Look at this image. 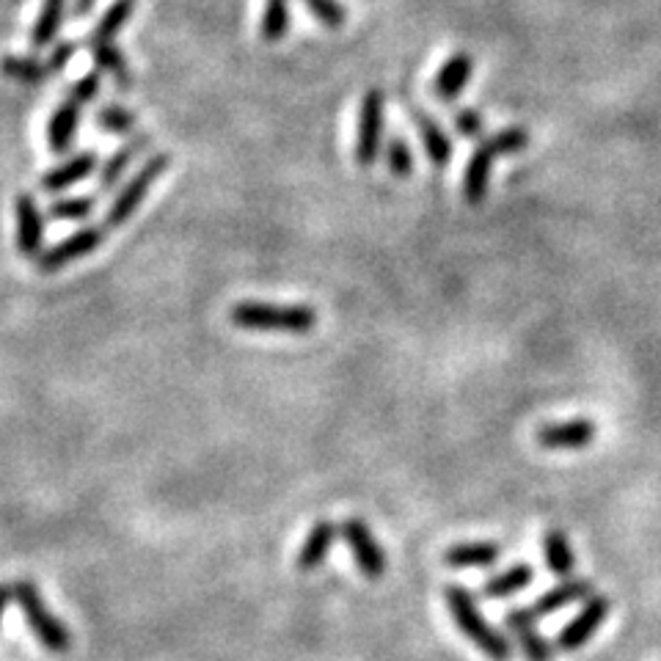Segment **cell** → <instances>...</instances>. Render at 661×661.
Masks as SVG:
<instances>
[{"label":"cell","mask_w":661,"mask_h":661,"mask_svg":"<svg viewBox=\"0 0 661 661\" xmlns=\"http://www.w3.org/2000/svg\"><path fill=\"white\" fill-rule=\"evenodd\" d=\"M0 75H6L9 81L25 83V86H39V83L50 81L53 72H50L47 61L25 58V55H3L0 58Z\"/></svg>","instance_id":"obj_25"},{"label":"cell","mask_w":661,"mask_h":661,"mask_svg":"<svg viewBox=\"0 0 661 661\" xmlns=\"http://www.w3.org/2000/svg\"><path fill=\"white\" fill-rule=\"evenodd\" d=\"M17 218V252L22 257L36 259L44 252V215L31 193H17L14 199Z\"/></svg>","instance_id":"obj_11"},{"label":"cell","mask_w":661,"mask_h":661,"mask_svg":"<svg viewBox=\"0 0 661 661\" xmlns=\"http://www.w3.org/2000/svg\"><path fill=\"white\" fill-rule=\"evenodd\" d=\"M532 582H535V568L526 563H515L510 565L508 571H499V574H493L491 579L482 582L480 593L482 598H488V601H508V598L519 596L521 590H526Z\"/></svg>","instance_id":"obj_19"},{"label":"cell","mask_w":661,"mask_h":661,"mask_svg":"<svg viewBox=\"0 0 661 661\" xmlns=\"http://www.w3.org/2000/svg\"><path fill=\"white\" fill-rule=\"evenodd\" d=\"M97 125L110 136H132V130L138 127V116L125 105L108 103L97 110Z\"/></svg>","instance_id":"obj_29"},{"label":"cell","mask_w":661,"mask_h":661,"mask_svg":"<svg viewBox=\"0 0 661 661\" xmlns=\"http://www.w3.org/2000/svg\"><path fill=\"white\" fill-rule=\"evenodd\" d=\"M411 121H414L416 130H419L427 160H430L436 169H447L449 160H452V141H449V136L444 132V127L438 125L433 116H427L422 108H411Z\"/></svg>","instance_id":"obj_18"},{"label":"cell","mask_w":661,"mask_h":661,"mask_svg":"<svg viewBox=\"0 0 661 661\" xmlns=\"http://www.w3.org/2000/svg\"><path fill=\"white\" fill-rule=\"evenodd\" d=\"M132 14H136V0H114L110 9L99 17L94 31L88 33V50L97 47V44H114V39L119 36Z\"/></svg>","instance_id":"obj_23"},{"label":"cell","mask_w":661,"mask_h":661,"mask_svg":"<svg viewBox=\"0 0 661 661\" xmlns=\"http://www.w3.org/2000/svg\"><path fill=\"white\" fill-rule=\"evenodd\" d=\"M99 88H103V75H99V70L97 72H86V75L77 77V81L72 83L70 94H66V97H70L72 103H77V105H88V103H94V99L99 97Z\"/></svg>","instance_id":"obj_33"},{"label":"cell","mask_w":661,"mask_h":661,"mask_svg":"<svg viewBox=\"0 0 661 661\" xmlns=\"http://www.w3.org/2000/svg\"><path fill=\"white\" fill-rule=\"evenodd\" d=\"M504 629L513 637L526 661H554V648L537 629V618L530 607H515L504 612Z\"/></svg>","instance_id":"obj_10"},{"label":"cell","mask_w":661,"mask_h":661,"mask_svg":"<svg viewBox=\"0 0 661 661\" xmlns=\"http://www.w3.org/2000/svg\"><path fill=\"white\" fill-rule=\"evenodd\" d=\"M337 537H339V526L333 524V521H318V524L309 530V535L303 537L301 548H298V557H296L298 571L309 574V571L320 568V565L329 559Z\"/></svg>","instance_id":"obj_16"},{"label":"cell","mask_w":661,"mask_h":661,"mask_svg":"<svg viewBox=\"0 0 661 661\" xmlns=\"http://www.w3.org/2000/svg\"><path fill=\"white\" fill-rule=\"evenodd\" d=\"M94 3H97V0H75V9L72 11H75V17H86L88 11L94 9Z\"/></svg>","instance_id":"obj_37"},{"label":"cell","mask_w":661,"mask_h":661,"mask_svg":"<svg viewBox=\"0 0 661 661\" xmlns=\"http://www.w3.org/2000/svg\"><path fill=\"white\" fill-rule=\"evenodd\" d=\"M149 143H152L149 132H132L130 141H127L125 147L116 149V152L105 160L103 169H99V191H110V188L119 185V180L127 174L132 160L141 158V154L147 152Z\"/></svg>","instance_id":"obj_17"},{"label":"cell","mask_w":661,"mask_h":661,"mask_svg":"<svg viewBox=\"0 0 661 661\" xmlns=\"http://www.w3.org/2000/svg\"><path fill=\"white\" fill-rule=\"evenodd\" d=\"M92 55L97 70L108 72V75L119 83L121 92H127V88L132 86V72L130 66H127L125 53H121L116 44H97V47H92Z\"/></svg>","instance_id":"obj_27"},{"label":"cell","mask_w":661,"mask_h":661,"mask_svg":"<svg viewBox=\"0 0 661 661\" xmlns=\"http://www.w3.org/2000/svg\"><path fill=\"white\" fill-rule=\"evenodd\" d=\"M339 535H342L344 546L353 554L355 565L364 574V579L377 582L386 574V552H383L381 541L372 535L370 524L361 519H348L339 526Z\"/></svg>","instance_id":"obj_6"},{"label":"cell","mask_w":661,"mask_h":661,"mask_svg":"<svg viewBox=\"0 0 661 661\" xmlns=\"http://www.w3.org/2000/svg\"><path fill=\"white\" fill-rule=\"evenodd\" d=\"M590 596H596L593 593V585L587 579H576V576H571V579L559 582L557 587H552V590H546L543 596L535 598V604H532V615L535 618H548V615L559 612V609L571 607V604L576 601H587Z\"/></svg>","instance_id":"obj_15"},{"label":"cell","mask_w":661,"mask_h":661,"mask_svg":"<svg viewBox=\"0 0 661 661\" xmlns=\"http://www.w3.org/2000/svg\"><path fill=\"white\" fill-rule=\"evenodd\" d=\"M455 130L460 132V138H469V141H477V138L486 136V119L477 114L475 108H460L455 110L452 116Z\"/></svg>","instance_id":"obj_34"},{"label":"cell","mask_w":661,"mask_h":661,"mask_svg":"<svg viewBox=\"0 0 661 661\" xmlns=\"http://www.w3.org/2000/svg\"><path fill=\"white\" fill-rule=\"evenodd\" d=\"M471 75H475V58L469 53L449 55L433 77V97L441 99V103H452L469 86Z\"/></svg>","instance_id":"obj_14"},{"label":"cell","mask_w":661,"mask_h":661,"mask_svg":"<svg viewBox=\"0 0 661 661\" xmlns=\"http://www.w3.org/2000/svg\"><path fill=\"white\" fill-rule=\"evenodd\" d=\"M230 320L237 329L257 333H290L303 337L318 326V312L307 303H268V301H237L232 303Z\"/></svg>","instance_id":"obj_1"},{"label":"cell","mask_w":661,"mask_h":661,"mask_svg":"<svg viewBox=\"0 0 661 661\" xmlns=\"http://www.w3.org/2000/svg\"><path fill=\"white\" fill-rule=\"evenodd\" d=\"M97 166H99L97 149H83V152H77L75 158L64 160V163H58L55 169H50L47 174L39 180V188L47 193H61L66 191V188L77 185V182L88 180V177L97 171Z\"/></svg>","instance_id":"obj_13"},{"label":"cell","mask_w":661,"mask_h":661,"mask_svg":"<svg viewBox=\"0 0 661 661\" xmlns=\"http://www.w3.org/2000/svg\"><path fill=\"white\" fill-rule=\"evenodd\" d=\"M290 0H265L263 22H259V36L265 42H281L290 33Z\"/></svg>","instance_id":"obj_26"},{"label":"cell","mask_w":661,"mask_h":661,"mask_svg":"<svg viewBox=\"0 0 661 661\" xmlns=\"http://www.w3.org/2000/svg\"><path fill=\"white\" fill-rule=\"evenodd\" d=\"M598 436L596 422L585 419H568V422H548L541 425L535 433V441L541 449L548 452H576V449H587Z\"/></svg>","instance_id":"obj_9"},{"label":"cell","mask_w":661,"mask_h":661,"mask_svg":"<svg viewBox=\"0 0 661 661\" xmlns=\"http://www.w3.org/2000/svg\"><path fill=\"white\" fill-rule=\"evenodd\" d=\"M77 125H81V105L66 97L64 103L53 110L47 125V143L55 154L70 152L77 136Z\"/></svg>","instance_id":"obj_21"},{"label":"cell","mask_w":661,"mask_h":661,"mask_svg":"<svg viewBox=\"0 0 661 661\" xmlns=\"http://www.w3.org/2000/svg\"><path fill=\"white\" fill-rule=\"evenodd\" d=\"M11 590H14L17 607H20L22 618H25L28 629L33 631V637H36L39 646H42L44 651H50V653H66V651H70V648H72V631L66 629V626L61 623L58 618H55L53 609L44 604L39 587L33 585V582L22 579V582H14V585H11Z\"/></svg>","instance_id":"obj_3"},{"label":"cell","mask_w":661,"mask_h":661,"mask_svg":"<svg viewBox=\"0 0 661 661\" xmlns=\"http://www.w3.org/2000/svg\"><path fill=\"white\" fill-rule=\"evenodd\" d=\"M497 149L491 147V141L488 138H482L480 143H477L475 154L469 158V163H466L463 171V199L471 204V207H477V204L486 202L488 191H491V174H493V163H497Z\"/></svg>","instance_id":"obj_12"},{"label":"cell","mask_w":661,"mask_h":661,"mask_svg":"<svg viewBox=\"0 0 661 661\" xmlns=\"http://www.w3.org/2000/svg\"><path fill=\"white\" fill-rule=\"evenodd\" d=\"M75 53H77V44H75V42H61V44H55V47L50 50V58H47L50 72H53V75H58V72L64 70L66 64H70L72 55H75Z\"/></svg>","instance_id":"obj_35"},{"label":"cell","mask_w":661,"mask_h":661,"mask_svg":"<svg viewBox=\"0 0 661 661\" xmlns=\"http://www.w3.org/2000/svg\"><path fill=\"white\" fill-rule=\"evenodd\" d=\"M609 609H612V604H609L607 596H598L596 593V596L587 598L585 607L579 609V615H576V618H571L568 623L563 626V631L557 635L559 651L574 653V651H579V648H585L587 642L593 640V635H596V631L607 623Z\"/></svg>","instance_id":"obj_8"},{"label":"cell","mask_w":661,"mask_h":661,"mask_svg":"<svg viewBox=\"0 0 661 661\" xmlns=\"http://www.w3.org/2000/svg\"><path fill=\"white\" fill-rule=\"evenodd\" d=\"M105 243V226H83V230L72 232L70 237L58 241L55 246L44 248L36 257V268L42 274H58L66 265L77 263V259L88 257V254L97 252Z\"/></svg>","instance_id":"obj_7"},{"label":"cell","mask_w":661,"mask_h":661,"mask_svg":"<svg viewBox=\"0 0 661 661\" xmlns=\"http://www.w3.org/2000/svg\"><path fill=\"white\" fill-rule=\"evenodd\" d=\"M386 132V97L381 88H370L359 108V136H355V163L370 169L377 163Z\"/></svg>","instance_id":"obj_5"},{"label":"cell","mask_w":661,"mask_h":661,"mask_svg":"<svg viewBox=\"0 0 661 661\" xmlns=\"http://www.w3.org/2000/svg\"><path fill=\"white\" fill-rule=\"evenodd\" d=\"M502 557V546L493 541L455 543L444 552V563L449 568H493Z\"/></svg>","instance_id":"obj_20"},{"label":"cell","mask_w":661,"mask_h":661,"mask_svg":"<svg viewBox=\"0 0 661 661\" xmlns=\"http://www.w3.org/2000/svg\"><path fill=\"white\" fill-rule=\"evenodd\" d=\"M488 141H491V147L497 149V154L502 158V154L524 152V149L532 143V136L524 130V127L513 125V127H502L499 132L488 136Z\"/></svg>","instance_id":"obj_31"},{"label":"cell","mask_w":661,"mask_h":661,"mask_svg":"<svg viewBox=\"0 0 661 661\" xmlns=\"http://www.w3.org/2000/svg\"><path fill=\"white\" fill-rule=\"evenodd\" d=\"M11 601H14V590H11V585H0V623H3V615Z\"/></svg>","instance_id":"obj_36"},{"label":"cell","mask_w":661,"mask_h":661,"mask_svg":"<svg viewBox=\"0 0 661 661\" xmlns=\"http://www.w3.org/2000/svg\"><path fill=\"white\" fill-rule=\"evenodd\" d=\"M64 9L66 0H42V9H39V17L31 31L33 50H44L53 44V39L61 31V22H64Z\"/></svg>","instance_id":"obj_24"},{"label":"cell","mask_w":661,"mask_h":661,"mask_svg":"<svg viewBox=\"0 0 661 661\" xmlns=\"http://www.w3.org/2000/svg\"><path fill=\"white\" fill-rule=\"evenodd\" d=\"M543 563H546V568L552 571L554 576H559V579H571V576L576 574L579 559H576V552L574 546H571L568 535H565L563 530H557V526L543 532Z\"/></svg>","instance_id":"obj_22"},{"label":"cell","mask_w":661,"mask_h":661,"mask_svg":"<svg viewBox=\"0 0 661 661\" xmlns=\"http://www.w3.org/2000/svg\"><path fill=\"white\" fill-rule=\"evenodd\" d=\"M169 166H171V154L169 152L149 154V158L143 160L141 169H138L136 174H132L130 180H127L125 185L119 188L116 199L110 202L108 213H105V230H119V226H125L127 221H130L132 215L141 210L147 193L152 191L154 182H158L160 177L169 171Z\"/></svg>","instance_id":"obj_4"},{"label":"cell","mask_w":661,"mask_h":661,"mask_svg":"<svg viewBox=\"0 0 661 661\" xmlns=\"http://www.w3.org/2000/svg\"><path fill=\"white\" fill-rule=\"evenodd\" d=\"M444 601H447V609L449 615H452L458 631L477 648V651L486 653L491 661L513 659V646H510V640L482 618L480 607H477V598L471 596L466 587H444Z\"/></svg>","instance_id":"obj_2"},{"label":"cell","mask_w":661,"mask_h":661,"mask_svg":"<svg viewBox=\"0 0 661 661\" xmlns=\"http://www.w3.org/2000/svg\"><path fill=\"white\" fill-rule=\"evenodd\" d=\"M97 210V196H66L53 199L47 207V215L53 221H86Z\"/></svg>","instance_id":"obj_28"},{"label":"cell","mask_w":661,"mask_h":661,"mask_svg":"<svg viewBox=\"0 0 661 661\" xmlns=\"http://www.w3.org/2000/svg\"><path fill=\"white\" fill-rule=\"evenodd\" d=\"M383 160H386V169L399 180L411 177V171H414V154H411L408 141L403 136L388 138L386 149H383Z\"/></svg>","instance_id":"obj_30"},{"label":"cell","mask_w":661,"mask_h":661,"mask_svg":"<svg viewBox=\"0 0 661 661\" xmlns=\"http://www.w3.org/2000/svg\"><path fill=\"white\" fill-rule=\"evenodd\" d=\"M303 6H307V9L318 17L320 25L329 28V31H339V28H344L348 11H344V6L339 3V0H303Z\"/></svg>","instance_id":"obj_32"}]
</instances>
